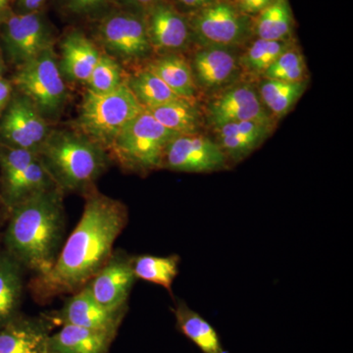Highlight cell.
I'll return each instance as SVG.
<instances>
[{"label": "cell", "instance_id": "6da1fadb", "mask_svg": "<svg viewBox=\"0 0 353 353\" xmlns=\"http://www.w3.org/2000/svg\"><path fill=\"white\" fill-rule=\"evenodd\" d=\"M82 217L70 234L50 271L36 275L30 283L34 301L71 294L87 285L108 262L113 245L129 221L122 201L101 194L97 189L85 194Z\"/></svg>", "mask_w": 353, "mask_h": 353}, {"label": "cell", "instance_id": "7a4b0ae2", "mask_svg": "<svg viewBox=\"0 0 353 353\" xmlns=\"http://www.w3.org/2000/svg\"><path fill=\"white\" fill-rule=\"evenodd\" d=\"M63 192L43 190L19 202L10 210L7 253L34 276L50 271L62 248L65 232Z\"/></svg>", "mask_w": 353, "mask_h": 353}, {"label": "cell", "instance_id": "3957f363", "mask_svg": "<svg viewBox=\"0 0 353 353\" xmlns=\"http://www.w3.org/2000/svg\"><path fill=\"white\" fill-rule=\"evenodd\" d=\"M58 189L87 194L108 170L111 158L102 146L78 132L51 131L39 152Z\"/></svg>", "mask_w": 353, "mask_h": 353}, {"label": "cell", "instance_id": "277c9868", "mask_svg": "<svg viewBox=\"0 0 353 353\" xmlns=\"http://www.w3.org/2000/svg\"><path fill=\"white\" fill-rule=\"evenodd\" d=\"M143 110L127 82L108 94L87 90L74 126L108 152L118 134Z\"/></svg>", "mask_w": 353, "mask_h": 353}, {"label": "cell", "instance_id": "5b68a950", "mask_svg": "<svg viewBox=\"0 0 353 353\" xmlns=\"http://www.w3.org/2000/svg\"><path fill=\"white\" fill-rule=\"evenodd\" d=\"M176 136L145 109L118 134L108 152L125 171L145 175L160 169L165 148Z\"/></svg>", "mask_w": 353, "mask_h": 353}, {"label": "cell", "instance_id": "8992f818", "mask_svg": "<svg viewBox=\"0 0 353 353\" xmlns=\"http://www.w3.org/2000/svg\"><path fill=\"white\" fill-rule=\"evenodd\" d=\"M14 88L31 99L46 119H57L67 101V87L54 48L43 51L18 67Z\"/></svg>", "mask_w": 353, "mask_h": 353}, {"label": "cell", "instance_id": "52a82bcc", "mask_svg": "<svg viewBox=\"0 0 353 353\" xmlns=\"http://www.w3.org/2000/svg\"><path fill=\"white\" fill-rule=\"evenodd\" d=\"M95 37L106 54L117 61H139L153 50L145 15L119 7L97 19Z\"/></svg>", "mask_w": 353, "mask_h": 353}, {"label": "cell", "instance_id": "ba28073f", "mask_svg": "<svg viewBox=\"0 0 353 353\" xmlns=\"http://www.w3.org/2000/svg\"><path fill=\"white\" fill-rule=\"evenodd\" d=\"M2 53L11 64L21 66L54 44V31L41 10L11 11L0 25Z\"/></svg>", "mask_w": 353, "mask_h": 353}, {"label": "cell", "instance_id": "9c48e42d", "mask_svg": "<svg viewBox=\"0 0 353 353\" xmlns=\"http://www.w3.org/2000/svg\"><path fill=\"white\" fill-rule=\"evenodd\" d=\"M192 36L208 46L228 48L253 34L252 18L228 0H218L188 16Z\"/></svg>", "mask_w": 353, "mask_h": 353}, {"label": "cell", "instance_id": "30bf717a", "mask_svg": "<svg viewBox=\"0 0 353 353\" xmlns=\"http://www.w3.org/2000/svg\"><path fill=\"white\" fill-rule=\"evenodd\" d=\"M50 132L48 119L31 99L14 90L10 102L0 117V145L39 154Z\"/></svg>", "mask_w": 353, "mask_h": 353}, {"label": "cell", "instance_id": "8fae6325", "mask_svg": "<svg viewBox=\"0 0 353 353\" xmlns=\"http://www.w3.org/2000/svg\"><path fill=\"white\" fill-rule=\"evenodd\" d=\"M230 166L216 141L201 134H180L165 148L160 169L185 173H212Z\"/></svg>", "mask_w": 353, "mask_h": 353}, {"label": "cell", "instance_id": "7c38bea8", "mask_svg": "<svg viewBox=\"0 0 353 353\" xmlns=\"http://www.w3.org/2000/svg\"><path fill=\"white\" fill-rule=\"evenodd\" d=\"M129 307L109 309L97 303L85 287L70 294L61 307L43 313L53 326L83 327L117 336Z\"/></svg>", "mask_w": 353, "mask_h": 353}, {"label": "cell", "instance_id": "4fadbf2b", "mask_svg": "<svg viewBox=\"0 0 353 353\" xmlns=\"http://www.w3.org/2000/svg\"><path fill=\"white\" fill-rule=\"evenodd\" d=\"M136 280L132 255L117 250H113L108 262L83 287L104 307L120 309L129 307L130 294Z\"/></svg>", "mask_w": 353, "mask_h": 353}, {"label": "cell", "instance_id": "5bb4252c", "mask_svg": "<svg viewBox=\"0 0 353 353\" xmlns=\"http://www.w3.org/2000/svg\"><path fill=\"white\" fill-rule=\"evenodd\" d=\"M146 29L153 50L176 51L185 48L192 36L188 16L167 0L145 14Z\"/></svg>", "mask_w": 353, "mask_h": 353}, {"label": "cell", "instance_id": "9a60e30c", "mask_svg": "<svg viewBox=\"0 0 353 353\" xmlns=\"http://www.w3.org/2000/svg\"><path fill=\"white\" fill-rule=\"evenodd\" d=\"M259 94L250 85L227 90L209 105V118L216 129L231 123L252 122L271 124Z\"/></svg>", "mask_w": 353, "mask_h": 353}, {"label": "cell", "instance_id": "2e32d148", "mask_svg": "<svg viewBox=\"0 0 353 353\" xmlns=\"http://www.w3.org/2000/svg\"><path fill=\"white\" fill-rule=\"evenodd\" d=\"M54 328L43 314L18 315L0 328V353H46V340Z\"/></svg>", "mask_w": 353, "mask_h": 353}, {"label": "cell", "instance_id": "e0dca14e", "mask_svg": "<svg viewBox=\"0 0 353 353\" xmlns=\"http://www.w3.org/2000/svg\"><path fill=\"white\" fill-rule=\"evenodd\" d=\"M60 50L61 55L58 58V64L64 79L70 82L85 83L102 53L94 41L77 29L65 34Z\"/></svg>", "mask_w": 353, "mask_h": 353}, {"label": "cell", "instance_id": "ac0fdd59", "mask_svg": "<svg viewBox=\"0 0 353 353\" xmlns=\"http://www.w3.org/2000/svg\"><path fill=\"white\" fill-rule=\"evenodd\" d=\"M217 141L229 164L239 163L259 148L271 132V124L246 122L231 123L217 128Z\"/></svg>", "mask_w": 353, "mask_h": 353}, {"label": "cell", "instance_id": "d6986e66", "mask_svg": "<svg viewBox=\"0 0 353 353\" xmlns=\"http://www.w3.org/2000/svg\"><path fill=\"white\" fill-rule=\"evenodd\" d=\"M115 338L104 332L64 325L48 336L46 353H110Z\"/></svg>", "mask_w": 353, "mask_h": 353}, {"label": "cell", "instance_id": "ffe728a7", "mask_svg": "<svg viewBox=\"0 0 353 353\" xmlns=\"http://www.w3.org/2000/svg\"><path fill=\"white\" fill-rule=\"evenodd\" d=\"M172 312L175 317L176 330L202 353H230L223 345L214 327L190 308L185 301L174 299Z\"/></svg>", "mask_w": 353, "mask_h": 353}, {"label": "cell", "instance_id": "44dd1931", "mask_svg": "<svg viewBox=\"0 0 353 353\" xmlns=\"http://www.w3.org/2000/svg\"><path fill=\"white\" fill-rule=\"evenodd\" d=\"M53 188H57V185L38 157L12 180L2 183V201L10 211L28 197Z\"/></svg>", "mask_w": 353, "mask_h": 353}, {"label": "cell", "instance_id": "7402d4cb", "mask_svg": "<svg viewBox=\"0 0 353 353\" xmlns=\"http://www.w3.org/2000/svg\"><path fill=\"white\" fill-rule=\"evenodd\" d=\"M194 68L199 85L215 88L232 78L236 70V62L228 48L208 46L196 53Z\"/></svg>", "mask_w": 353, "mask_h": 353}, {"label": "cell", "instance_id": "603a6c76", "mask_svg": "<svg viewBox=\"0 0 353 353\" xmlns=\"http://www.w3.org/2000/svg\"><path fill=\"white\" fill-rule=\"evenodd\" d=\"M22 265L8 253L0 254V328L17 317L23 294Z\"/></svg>", "mask_w": 353, "mask_h": 353}, {"label": "cell", "instance_id": "cb8c5ba5", "mask_svg": "<svg viewBox=\"0 0 353 353\" xmlns=\"http://www.w3.org/2000/svg\"><path fill=\"white\" fill-rule=\"evenodd\" d=\"M148 69L159 77L181 99L192 101L196 94L192 69L185 59L178 55H165L153 60Z\"/></svg>", "mask_w": 353, "mask_h": 353}, {"label": "cell", "instance_id": "d4e9b609", "mask_svg": "<svg viewBox=\"0 0 353 353\" xmlns=\"http://www.w3.org/2000/svg\"><path fill=\"white\" fill-rule=\"evenodd\" d=\"M253 34L267 41L290 39L294 30V15L289 0H275L252 18Z\"/></svg>", "mask_w": 353, "mask_h": 353}, {"label": "cell", "instance_id": "484cf974", "mask_svg": "<svg viewBox=\"0 0 353 353\" xmlns=\"http://www.w3.org/2000/svg\"><path fill=\"white\" fill-rule=\"evenodd\" d=\"M181 257L178 254L168 256L141 254L132 256V268L137 280L145 281L164 288L172 294L174 281L180 270Z\"/></svg>", "mask_w": 353, "mask_h": 353}, {"label": "cell", "instance_id": "4316f807", "mask_svg": "<svg viewBox=\"0 0 353 353\" xmlns=\"http://www.w3.org/2000/svg\"><path fill=\"white\" fill-rule=\"evenodd\" d=\"M148 111L160 124L178 134H196L201 125L199 109L181 97Z\"/></svg>", "mask_w": 353, "mask_h": 353}, {"label": "cell", "instance_id": "83f0119b", "mask_svg": "<svg viewBox=\"0 0 353 353\" xmlns=\"http://www.w3.org/2000/svg\"><path fill=\"white\" fill-rule=\"evenodd\" d=\"M127 85L145 110L157 108L179 97L159 77L148 68L132 76L127 80Z\"/></svg>", "mask_w": 353, "mask_h": 353}, {"label": "cell", "instance_id": "f1b7e54d", "mask_svg": "<svg viewBox=\"0 0 353 353\" xmlns=\"http://www.w3.org/2000/svg\"><path fill=\"white\" fill-rule=\"evenodd\" d=\"M305 83L285 82V81L267 79L260 85L259 97L274 115L282 117L289 112L290 109L303 95Z\"/></svg>", "mask_w": 353, "mask_h": 353}, {"label": "cell", "instance_id": "f546056e", "mask_svg": "<svg viewBox=\"0 0 353 353\" xmlns=\"http://www.w3.org/2000/svg\"><path fill=\"white\" fill-rule=\"evenodd\" d=\"M294 48L292 41H267L257 39L246 51L241 63L253 73L264 74L269 67L285 51Z\"/></svg>", "mask_w": 353, "mask_h": 353}, {"label": "cell", "instance_id": "4dcf8cb0", "mask_svg": "<svg viewBox=\"0 0 353 353\" xmlns=\"http://www.w3.org/2000/svg\"><path fill=\"white\" fill-rule=\"evenodd\" d=\"M126 82L119 61L106 53H101L85 85L90 92L103 94L117 90Z\"/></svg>", "mask_w": 353, "mask_h": 353}, {"label": "cell", "instance_id": "1f68e13d", "mask_svg": "<svg viewBox=\"0 0 353 353\" xmlns=\"http://www.w3.org/2000/svg\"><path fill=\"white\" fill-rule=\"evenodd\" d=\"M305 72V63L303 57L294 48L285 51L275 62L264 72L267 79L285 81V82H299L303 79Z\"/></svg>", "mask_w": 353, "mask_h": 353}, {"label": "cell", "instance_id": "d6a6232c", "mask_svg": "<svg viewBox=\"0 0 353 353\" xmlns=\"http://www.w3.org/2000/svg\"><path fill=\"white\" fill-rule=\"evenodd\" d=\"M38 157V153L30 150L0 145L1 183L12 180Z\"/></svg>", "mask_w": 353, "mask_h": 353}, {"label": "cell", "instance_id": "836d02e7", "mask_svg": "<svg viewBox=\"0 0 353 353\" xmlns=\"http://www.w3.org/2000/svg\"><path fill=\"white\" fill-rule=\"evenodd\" d=\"M115 4L114 0H82L79 17L101 18L111 10L110 6Z\"/></svg>", "mask_w": 353, "mask_h": 353}, {"label": "cell", "instance_id": "e575fe53", "mask_svg": "<svg viewBox=\"0 0 353 353\" xmlns=\"http://www.w3.org/2000/svg\"><path fill=\"white\" fill-rule=\"evenodd\" d=\"M274 1L275 0H236L234 4L241 13L253 18L270 6Z\"/></svg>", "mask_w": 353, "mask_h": 353}, {"label": "cell", "instance_id": "d590c367", "mask_svg": "<svg viewBox=\"0 0 353 353\" xmlns=\"http://www.w3.org/2000/svg\"><path fill=\"white\" fill-rule=\"evenodd\" d=\"M167 1L170 2L179 12L190 16L218 0H167Z\"/></svg>", "mask_w": 353, "mask_h": 353}, {"label": "cell", "instance_id": "8d00e7d4", "mask_svg": "<svg viewBox=\"0 0 353 353\" xmlns=\"http://www.w3.org/2000/svg\"><path fill=\"white\" fill-rule=\"evenodd\" d=\"M115 6L145 15L150 8L163 0H114Z\"/></svg>", "mask_w": 353, "mask_h": 353}, {"label": "cell", "instance_id": "74e56055", "mask_svg": "<svg viewBox=\"0 0 353 353\" xmlns=\"http://www.w3.org/2000/svg\"><path fill=\"white\" fill-rule=\"evenodd\" d=\"M14 90L15 88H14L12 81L7 80L4 77L0 78V117L10 102Z\"/></svg>", "mask_w": 353, "mask_h": 353}, {"label": "cell", "instance_id": "f35d334b", "mask_svg": "<svg viewBox=\"0 0 353 353\" xmlns=\"http://www.w3.org/2000/svg\"><path fill=\"white\" fill-rule=\"evenodd\" d=\"M48 0H15L17 13H32L41 10Z\"/></svg>", "mask_w": 353, "mask_h": 353}, {"label": "cell", "instance_id": "ab89813d", "mask_svg": "<svg viewBox=\"0 0 353 353\" xmlns=\"http://www.w3.org/2000/svg\"><path fill=\"white\" fill-rule=\"evenodd\" d=\"M10 1L11 0H0V25L12 11L10 8Z\"/></svg>", "mask_w": 353, "mask_h": 353}, {"label": "cell", "instance_id": "60d3db41", "mask_svg": "<svg viewBox=\"0 0 353 353\" xmlns=\"http://www.w3.org/2000/svg\"><path fill=\"white\" fill-rule=\"evenodd\" d=\"M6 70V59H4V55L3 53H2V50H0V78H3Z\"/></svg>", "mask_w": 353, "mask_h": 353}, {"label": "cell", "instance_id": "b9f144b4", "mask_svg": "<svg viewBox=\"0 0 353 353\" xmlns=\"http://www.w3.org/2000/svg\"><path fill=\"white\" fill-rule=\"evenodd\" d=\"M228 1L232 2V3H234V2H236V0H228Z\"/></svg>", "mask_w": 353, "mask_h": 353}]
</instances>
